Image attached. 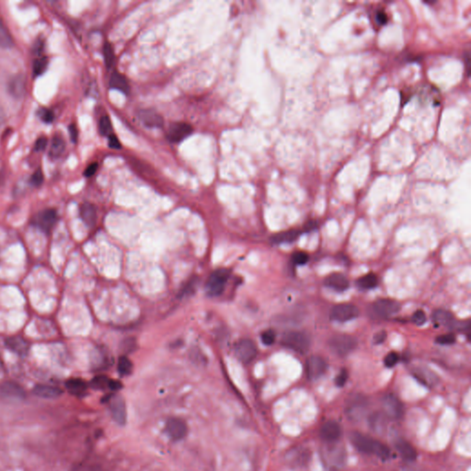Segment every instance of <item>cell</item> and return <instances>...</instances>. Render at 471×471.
Masks as SVG:
<instances>
[{
    "label": "cell",
    "instance_id": "cell-34",
    "mask_svg": "<svg viewBox=\"0 0 471 471\" xmlns=\"http://www.w3.org/2000/svg\"><path fill=\"white\" fill-rule=\"evenodd\" d=\"M14 46L13 38L10 35L6 26L0 22V47L1 48H11Z\"/></svg>",
    "mask_w": 471,
    "mask_h": 471
},
{
    "label": "cell",
    "instance_id": "cell-9",
    "mask_svg": "<svg viewBox=\"0 0 471 471\" xmlns=\"http://www.w3.org/2000/svg\"><path fill=\"white\" fill-rule=\"evenodd\" d=\"M0 396L7 401L21 402L26 399V392L16 382L6 381L0 385Z\"/></svg>",
    "mask_w": 471,
    "mask_h": 471
},
{
    "label": "cell",
    "instance_id": "cell-3",
    "mask_svg": "<svg viewBox=\"0 0 471 471\" xmlns=\"http://www.w3.org/2000/svg\"><path fill=\"white\" fill-rule=\"evenodd\" d=\"M281 342L284 347L299 354H305L311 345L310 336L301 331H288L282 336Z\"/></svg>",
    "mask_w": 471,
    "mask_h": 471
},
{
    "label": "cell",
    "instance_id": "cell-7",
    "mask_svg": "<svg viewBox=\"0 0 471 471\" xmlns=\"http://www.w3.org/2000/svg\"><path fill=\"white\" fill-rule=\"evenodd\" d=\"M193 132L194 128L191 124L184 122H176L168 126L166 137L170 143L178 144L189 138Z\"/></svg>",
    "mask_w": 471,
    "mask_h": 471
},
{
    "label": "cell",
    "instance_id": "cell-56",
    "mask_svg": "<svg viewBox=\"0 0 471 471\" xmlns=\"http://www.w3.org/2000/svg\"><path fill=\"white\" fill-rule=\"evenodd\" d=\"M122 388V384L119 382V381H115V380H111L110 381L109 388L111 389V390H118Z\"/></svg>",
    "mask_w": 471,
    "mask_h": 471
},
{
    "label": "cell",
    "instance_id": "cell-55",
    "mask_svg": "<svg viewBox=\"0 0 471 471\" xmlns=\"http://www.w3.org/2000/svg\"><path fill=\"white\" fill-rule=\"evenodd\" d=\"M318 227V222L316 221H308L304 226L305 231L306 232H309V231H312V230H315L316 228Z\"/></svg>",
    "mask_w": 471,
    "mask_h": 471
},
{
    "label": "cell",
    "instance_id": "cell-21",
    "mask_svg": "<svg viewBox=\"0 0 471 471\" xmlns=\"http://www.w3.org/2000/svg\"><path fill=\"white\" fill-rule=\"evenodd\" d=\"M32 393L42 399H57L63 394V391L55 386L38 384L32 388Z\"/></svg>",
    "mask_w": 471,
    "mask_h": 471
},
{
    "label": "cell",
    "instance_id": "cell-41",
    "mask_svg": "<svg viewBox=\"0 0 471 471\" xmlns=\"http://www.w3.org/2000/svg\"><path fill=\"white\" fill-rule=\"evenodd\" d=\"M276 334L273 330H267L261 334V341L265 345H272L276 341Z\"/></svg>",
    "mask_w": 471,
    "mask_h": 471
},
{
    "label": "cell",
    "instance_id": "cell-5",
    "mask_svg": "<svg viewBox=\"0 0 471 471\" xmlns=\"http://www.w3.org/2000/svg\"><path fill=\"white\" fill-rule=\"evenodd\" d=\"M230 276V272L226 269H218L211 274L206 284L205 290L209 297H218L225 290V284Z\"/></svg>",
    "mask_w": 471,
    "mask_h": 471
},
{
    "label": "cell",
    "instance_id": "cell-54",
    "mask_svg": "<svg viewBox=\"0 0 471 471\" xmlns=\"http://www.w3.org/2000/svg\"><path fill=\"white\" fill-rule=\"evenodd\" d=\"M69 135H70L72 142L76 143L77 140H78V138H79V133H78V128H77L76 124H71L69 126Z\"/></svg>",
    "mask_w": 471,
    "mask_h": 471
},
{
    "label": "cell",
    "instance_id": "cell-19",
    "mask_svg": "<svg viewBox=\"0 0 471 471\" xmlns=\"http://www.w3.org/2000/svg\"><path fill=\"white\" fill-rule=\"evenodd\" d=\"M412 374L420 384L428 388H434L439 381V378L435 373L425 367H417L413 370Z\"/></svg>",
    "mask_w": 471,
    "mask_h": 471
},
{
    "label": "cell",
    "instance_id": "cell-43",
    "mask_svg": "<svg viewBox=\"0 0 471 471\" xmlns=\"http://www.w3.org/2000/svg\"><path fill=\"white\" fill-rule=\"evenodd\" d=\"M375 22L378 26H384L388 22V17L384 9H378L375 13Z\"/></svg>",
    "mask_w": 471,
    "mask_h": 471
},
{
    "label": "cell",
    "instance_id": "cell-31",
    "mask_svg": "<svg viewBox=\"0 0 471 471\" xmlns=\"http://www.w3.org/2000/svg\"><path fill=\"white\" fill-rule=\"evenodd\" d=\"M300 233H301L300 230L291 229V230L283 231V232L278 233V234L274 235L271 238V240H272V242H274L276 244L291 243V242H294L299 237Z\"/></svg>",
    "mask_w": 471,
    "mask_h": 471
},
{
    "label": "cell",
    "instance_id": "cell-13",
    "mask_svg": "<svg viewBox=\"0 0 471 471\" xmlns=\"http://www.w3.org/2000/svg\"><path fill=\"white\" fill-rule=\"evenodd\" d=\"M373 309L380 318H389L400 310V304L392 299H378L374 305Z\"/></svg>",
    "mask_w": 471,
    "mask_h": 471
},
{
    "label": "cell",
    "instance_id": "cell-29",
    "mask_svg": "<svg viewBox=\"0 0 471 471\" xmlns=\"http://www.w3.org/2000/svg\"><path fill=\"white\" fill-rule=\"evenodd\" d=\"M418 96H419V100L423 103L431 102H433V104L435 105V104H439V102L441 101L439 92L436 91L435 87H429L428 86H424L420 87L418 92Z\"/></svg>",
    "mask_w": 471,
    "mask_h": 471
},
{
    "label": "cell",
    "instance_id": "cell-17",
    "mask_svg": "<svg viewBox=\"0 0 471 471\" xmlns=\"http://www.w3.org/2000/svg\"><path fill=\"white\" fill-rule=\"evenodd\" d=\"M111 413L113 420L119 425H124L127 419V413H126V406L125 402L122 397L117 396L113 397L111 401Z\"/></svg>",
    "mask_w": 471,
    "mask_h": 471
},
{
    "label": "cell",
    "instance_id": "cell-26",
    "mask_svg": "<svg viewBox=\"0 0 471 471\" xmlns=\"http://www.w3.org/2000/svg\"><path fill=\"white\" fill-rule=\"evenodd\" d=\"M80 218L87 226H93L97 221V211L94 205L89 203L80 206Z\"/></svg>",
    "mask_w": 471,
    "mask_h": 471
},
{
    "label": "cell",
    "instance_id": "cell-50",
    "mask_svg": "<svg viewBox=\"0 0 471 471\" xmlns=\"http://www.w3.org/2000/svg\"><path fill=\"white\" fill-rule=\"evenodd\" d=\"M46 145H47V138L45 137H41L37 139L34 145V149L37 152H41V151H44Z\"/></svg>",
    "mask_w": 471,
    "mask_h": 471
},
{
    "label": "cell",
    "instance_id": "cell-28",
    "mask_svg": "<svg viewBox=\"0 0 471 471\" xmlns=\"http://www.w3.org/2000/svg\"><path fill=\"white\" fill-rule=\"evenodd\" d=\"M8 349L20 355H25L29 351V343L21 337H10L6 340Z\"/></svg>",
    "mask_w": 471,
    "mask_h": 471
},
{
    "label": "cell",
    "instance_id": "cell-23",
    "mask_svg": "<svg viewBox=\"0 0 471 471\" xmlns=\"http://www.w3.org/2000/svg\"><path fill=\"white\" fill-rule=\"evenodd\" d=\"M366 407V399L361 396L354 397L349 402L346 409V413L351 419H357L362 416V412Z\"/></svg>",
    "mask_w": 471,
    "mask_h": 471
},
{
    "label": "cell",
    "instance_id": "cell-22",
    "mask_svg": "<svg viewBox=\"0 0 471 471\" xmlns=\"http://www.w3.org/2000/svg\"><path fill=\"white\" fill-rule=\"evenodd\" d=\"M109 86L111 89H116L123 94L130 93V84L127 78L122 73L114 70L110 78Z\"/></svg>",
    "mask_w": 471,
    "mask_h": 471
},
{
    "label": "cell",
    "instance_id": "cell-30",
    "mask_svg": "<svg viewBox=\"0 0 471 471\" xmlns=\"http://www.w3.org/2000/svg\"><path fill=\"white\" fill-rule=\"evenodd\" d=\"M432 319L436 327H449L450 324L455 320L453 315L444 309H436L432 315Z\"/></svg>",
    "mask_w": 471,
    "mask_h": 471
},
{
    "label": "cell",
    "instance_id": "cell-18",
    "mask_svg": "<svg viewBox=\"0 0 471 471\" xmlns=\"http://www.w3.org/2000/svg\"><path fill=\"white\" fill-rule=\"evenodd\" d=\"M310 453L305 448H295L289 451L286 455V461L288 464L295 468H301L306 466L310 459Z\"/></svg>",
    "mask_w": 471,
    "mask_h": 471
},
{
    "label": "cell",
    "instance_id": "cell-49",
    "mask_svg": "<svg viewBox=\"0 0 471 471\" xmlns=\"http://www.w3.org/2000/svg\"><path fill=\"white\" fill-rule=\"evenodd\" d=\"M39 115L41 117V119L44 121V123H52L54 121V112L48 109H42Z\"/></svg>",
    "mask_w": 471,
    "mask_h": 471
},
{
    "label": "cell",
    "instance_id": "cell-53",
    "mask_svg": "<svg viewBox=\"0 0 471 471\" xmlns=\"http://www.w3.org/2000/svg\"><path fill=\"white\" fill-rule=\"evenodd\" d=\"M98 167H99V166H98L97 163L90 164V165L86 168V170H85V172H84V175H85L86 177H87V178L93 176V175L96 173V171H97V169H98Z\"/></svg>",
    "mask_w": 471,
    "mask_h": 471
},
{
    "label": "cell",
    "instance_id": "cell-35",
    "mask_svg": "<svg viewBox=\"0 0 471 471\" xmlns=\"http://www.w3.org/2000/svg\"><path fill=\"white\" fill-rule=\"evenodd\" d=\"M103 56H104V62H105L106 67L108 69H111L115 63V54L111 44L110 43H105L103 46Z\"/></svg>",
    "mask_w": 471,
    "mask_h": 471
},
{
    "label": "cell",
    "instance_id": "cell-25",
    "mask_svg": "<svg viewBox=\"0 0 471 471\" xmlns=\"http://www.w3.org/2000/svg\"><path fill=\"white\" fill-rule=\"evenodd\" d=\"M65 388L74 396L82 397L87 391V385L81 378H70L65 382Z\"/></svg>",
    "mask_w": 471,
    "mask_h": 471
},
{
    "label": "cell",
    "instance_id": "cell-11",
    "mask_svg": "<svg viewBox=\"0 0 471 471\" xmlns=\"http://www.w3.org/2000/svg\"><path fill=\"white\" fill-rule=\"evenodd\" d=\"M359 314L360 312L356 305L348 304V303H343V304L336 305L332 307L331 311V318L339 322H345V321L356 319L359 316Z\"/></svg>",
    "mask_w": 471,
    "mask_h": 471
},
{
    "label": "cell",
    "instance_id": "cell-47",
    "mask_svg": "<svg viewBox=\"0 0 471 471\" xmlns=\"http://www.w3.org/2000/svg\"><path fill=\"white\" fill-rule=\"evenodd\" d=\"M44 182V174L41 169L36 170L30 178V183L34 187H39L43 184Z\"/></svg>",
    "mask_w": 471,
    "mask_h": 471
},
{
    "label": "cell",
    "instance_id": "cell-46",
    "mask_svg": "<svg viewBox=\"0 0 471 471\" xmlns=\"http://www.w3.org/2000/svg\"><path fill=\"white\" fill-rule=\"evenodd\" d=\"M348 371L346 369H341V372L338 374V376L335 378V384L337 387L342 388L344 385L346 384L348 380Z\"/></svg>",
    "mask_w": 471,
    "mask_h": 471
},
{
    "label": "cell",
    "instance_id": "cell-4",
    "mask_svg": "<svg viewBox=\"0 0 471 471\" xmlns=\"http://www.w3.org/2000/svg\"><path fill=\"white\" fill-rule=\"evenodd\" d=\"M358 341L355 337L346 334H336L329 341L331 351L339 356H346L355 351Z\"/></svg>",
    "mask_w": 471,
    "mask_h": 471
},
{
    "label": "cell",
    "instance_id": "cell-12",
    "mask_svg": "<svg viewBox=\"0 0 471 471\" xmlns=\"http://www.w3.org/2000/svg\"><path fill=\"white\" fill-rule=\"evenodd\" d=\"M328 369L327 362L320 356L312 355L305 362V372L307 378L310 380L319 379L322 377Z\"/></svg>",
    "mask_w": 471,
    "mask_h": 471
},
{
    "label": "cell",
    "instance_id": "cell-14",
    "mask_svg": "<svg viewBox=\"0 0 471 471\" xmlns=\"http://www.w3.org/2000/svg\"><path fill=\"white\" fill-rule=\"evenodd\" d=\"M341 425L336 420H328L321 428L319 435L321 439L325 443L338 442L341 438Z\"/></svg>",
    "mask_w": 471,
    "mask_h": 471
},
{
    "label": "cell",
    "instance_id": "cell-27",
    "mask_svg": "<svg viewBox=\"0 0 471 471\" xmlns=\"http://www.w3.org/2000/svg\"><path fill=\"white\" fill-rule=\"evenodd\" d=\"M8 91L14 98H22L26 91V82L22 76H16L8 83Z\"/></svg>",
    "mask_w": 471,
    "mask_h": 471
},
{
    "label": "cell",
    "instance_id": "cell-42",
    "mask_svg": "<svg viewBox=\"0 0 471 471\" xmlns=\"http://www.w3.org/2000/svg\"><path fill=\"white\" fill-rule=\"evenodd\" d=\"M435 341L441 345H450L456 342V337L454 334H443V335L438 336L435 339Z\"/></svg>",
    "mask_w": 471,
    "mask_h": 471
},
{
    "label": "cell",
    "instance_id": "cell-38",
    "mask_svg": "<svg viewBox=\"0 0 471 471\" xmlns=\"http://www.w3.org/2000/svg\"><path fill=\"white\" fill-rule=\"evenodd\" d=\"M110 381L111 379L105 376H98L91 380L90 385L95 389H105L109 388Z\"/></svg>",
    "mask_w": 471,
    "mask_h": 471
},
{
    "label": "cell",
    "instance_id": "cell-16",
    "mask_svg": "<svg viewBox=\"0 0 471 471\" xmlns=\"http://www.w3.org/2000/svg\"><path fill=\"white\" fill-rule=\"evenodd\" d=\"M140 122L148 128H162L164 119L156 111L150 109L141 110L138 114Z\"/></svg>",
    "mask_w": 471,
    "mask_h": 471
},
{
    "label": "cell",
    "instance_id": "cell-36",
    "mask_svg": "<svg viewBox=\"0 0 471 471\" xmlns=\"http://www.w3.org/2000/svg\"><path fill=\"white\" fill-rule=\"evenodd\" d=\"M99 132L103 137H108L109 138L111 135L113 134V128L112 124L111 122V119L109 116L104 115L100 119L99 122Z\"/></svg>",
    "mask_w": 471,
    "mask_h": 471
},
{
    "label": "cell",
    "instance_id": "cell-44",
    "mask_svg": "<svg viewBox=\"0 0 471 471\" xmlns=\"http://www.w3.org/2000/svg\"><path fill=\"white\" fill-rule=\"evenodd\" d=\"M399 355H398L397 353H395V352H391V353H389L388 355L385 357V365H386L387 367L390 368V367L395 366V365L397 364V362H399Z\"/></svg>",
    "mask_w": 471,
    "mask_h": 471
},
{
    "label": "cell",
    "instance_id": "cell-39",
    "mask_svg": "<svg viewBox=\"0 0 471 471\" xmlns=\"http://www.w3.org/2000/svg\"><path fill=\"white\" fill-rule=\"evenodd\" d=\"M48 65V60L46 58H39L35 60L33 64V74L35 76H40L44 74Z\"/></svg>",
    "mask_w": 471,
    "mask_h": 471
},
{
    "label": "cell",
    "instance_id": "cell-20",
    "mask_svg": "<svg viewBox=\"0 0 471 471\" xmlns=\"http://www.w3.org/2000/svg\"><path fill=\"white\" fill-rule=\"evenodd\" d=\"M324 285L333 290L342 292L348 289L350 283L347 277L344 275L335 273L326 277V279L324 280Z\"/></svg>",
    "mask_w": 471,
    "mask_h": 471
},
{
    "label": "cell",
    "instance_id": "cell-48",
    "mask_svg": "<svg viewBox=\"0 0 471 471\" xmlns=\"http://www.w3.org/2000/svg\"><path fill=\"white\" fill-rule=\"evenodd\" d=\"M122 345H123L122 351H123L126 354H130L133 351H135V349L137 348V341L132 338H129V339L124 340Z\"/></svg>",
    "mask_w": 471,
    "mask_h": 471
},
{
    "label": "cell",
    "instance_id": "cell-2",
    "mask_svg": "<svg viewBox=\"0 0 471 471\" xmlns=\"http://www.w3.org/2000/svg\"><path fill=\"white\" fill-rule=\"evenodd\" d=\"M337 443H326L320 450V458L328 471H339L345 464L346 452Z\"/></svg>",
    "mask_w": 471,
    "mask_h": 471
},
{
    "label": "cell",
    "instance_id": "cell-40",
    "mask_svg": "<svg viewBox=\"0 0 471 471\" xmlns=\"http://www.w3.org/2000/svg\"><path fill=\"white\" fill-rule=\"evenodd\" d=\"M308 255L304 251H297L292 256V262L295 265H304L308 261Z\"/></svg>",
    "mask_w": 471,
    "mask_h": 471
},
{
    "label": "cell",
    "instance_id": "cell-52",
    "mask_svg": "<svg viewBox=\"0 0 471 471\" xmlns=\"http://www.w3.org/2000/svg\"><path fill=\"white\" fill-rule=\"evenodd\" d=\"M386 339H387V332L385 331H381L377 334H375L373 341L375 344H381L386 341Z\"/></svg>",
    "mask_w": 471,
    "mask_h": 471
},
{
    "label": "cell",
    "instance_id": "cell-51",
    "mask_svg": "<svg viewBox=\"0 0 471 471\" xmlns=\"http://www.w3.org/2000/svg\"><path fill=\"white\" fill-rule=\"evenodd\" d=\"M108 138H109V146L111 149L119 150V149L122 148V145H121L119 139L114 134L111 135Z\"/></svg>",
    "mask_w": 471,
    "mask_h": 471
},
{
    "label": "cell",
    "instance_id": "cell-1",
    "mask_svg": "<svg viewBox=\"0 0 471 471\" xmlns=\"http://www.w3.org/2000/svg\"><path fill=\"white\" fill-rule=\"evenodd\" d=\"M350 441L359 452L374 455L382 460H387L390 457V450L383 443L371 437L369 435H363L359 432H352L350 435Z\"/></svg>",
    "mask_w": 471,
    "mask_h": 471
},
{
    "label": "cell",
    "instance_id": "cell-24",
    "mask_svg": "<svg viewBox=\"0 0 471 471\" xmlns=\"http://www.w3.org/2000/svg\"><path fill=\"white\" fill-rule=\"evenodd\" d=\"M395 447L401 457L406 461L412 462L417 458V451L413 447V444L405 439H398L395 442Z\"/></svg>",
    "mask_w": 471,
    "mask_h": 471
},
{
    "label": "cell",
    "instance_id": "cell-45",
    "mask_svg": "<svg viewBox=\"0 0 471 471\" xmlns=\"http://www.w3.org/2000/svg\"><path fill=\"white\" fill-rule=\"evenodd\" d=\"M412 320L415 325L421 326L426 322V315L422 310H417L413 314Z\"/></svg>",
    "mask_w": 471,
    "mask_h": 471
},
{
    "label": "cell",
    "instance_id": "cell-15",
    "mask_svg": "<svg viewBox=\"0 0 471 471\" xmlns=\"http://www.w3.org/2000/svg\"><path fill=\"white\" fill-rule=\"evenodd\" d=\"M58 220L57 213L55 209H45L40 212L35 218L36 225L44 232H50Z\"/></svg>",
    "mask_w": 471,
    "mask_h": 471
},
{
    "label": "cell",
    "instance_id": "cell-8",
    "mask_svg": "<svg viewBox=\"0 0 471 471\" xmlns=\"http://www.w3.org/2000/svg\"><path fill=\"white\" fill-rule=\"evenodd\" d=\"M235 355L244 363L252 362L257 356V347L249 339H241L235 345Z\"/></svg>",
    "mask_w": 471,
    "mask_h": 471
},
{
    "label": "cell",
    "instance_id": "cell-32",
    "mask_svg": "<svg viewBox=\"0 0 471 471\" xmlns=\"http://www.w3.org/2000/svg\"><path fill=\"white\" fill-rule=\"evenodd\" d=\"M65 149V142L64 138L60 135H55L52 140L51 147L49 151V156L53 160L58 159L62 156Z\"/></svg>",
    "mask_w": 471,
    "mask_h": 471
},
{
    "label": "cell",
    "instance_id": "cell-37",
    "mask_svg": "<svg viewBox=\"0 0 471 471\" xmlns=\"http://www.w3.org/2000/svg\"><path fill=\"white\" fill-rule=\"evenodd\" d=\"M118 371L122 376H128L132 373L133 363L127 357L125 356L120 357L118 362Z\"/></svg>",
    "mask_w": 471,
    "mask_h": 471
},
{
    "label": "cell",
    "instance_id": "cell-33",
    "mask_svg": "<svg viewBox=\"0 0 471 471\" xmlns=\"http://www.w3.org/2000/svg\"><path fill=\"white\" fill-rule=\"evenodd\" d=\"M377 283H378L377 276L375 274L370 273L359 278L356 283L360 288L364 290H369V289L375 288L377 285Z\"/></svg>",
    "mask_w": 471,
    "mask_h": 471
},
{
    "label": "cell",
    "instance_id": "cell-10",
    "mask_svg": "<svg viewBox=\"0 0 471 471\" xmlns=\"http://www.w3.org/2000/svg\"><path fill=\"white\" fill-rule=\"evenodd\" d=\"M165 431L172 441L178 442L186 437L188 434V426L184 420L172 417L167 420Z\"/></svg>",
    "mask_w": 471,
    "mask_h": 471
},
{
    "label": "cell",
    "instance_id": "cell-6",
    "mask_svg": "<svg viewBox=\"0 0 471 471\" xmlns=\"http://www.w3.org/2000/svg\"><path fill=\"white\" fill-rule=\"evenodd\" d=\"M382 406L386 415L394 420L402 418L405 413L403 403L397 396L393 394H388L385 396L382 399Z\"/></svg>",
    "mask_w": 471,
    "mask_h": 471
}]
</instances>
